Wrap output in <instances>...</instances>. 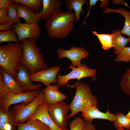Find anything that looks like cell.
Wrapping results in <instances>:
<instances>
[{"mask_svg":"<svg viewBox=\"0 0 130 130\" xmlns=\"http://www.w3.org/2000/svg\"><path fill=\"white\" fill-rule=\"evenodd\" d=\"M20 43L23 51L19 62L27 68L30 74L49 68L41 51L36 45L35 40L27 38Z\"/></svg>","mask_w":130,"mask_h":130,"instance_id":"cell-2","label":"cell"},{"mask_svg":"<svg viewBox=\"0 0 130 130\" xmlns=\"http://www.w3.org/2000/svg\"><path fill=\"white\" fill-rule=\"evenodd\" d=\"M29 119L40 120L48 126L51 130H69L66 128L62 129L56 125L49 114L47 104L45 102L39 106L36 112Z\"/></svg>","mask_w":130,"mask_h":130,"instance_id":"cell-15","label":"cell"},{"mask_svg":"<svg viewBox=\"0 0 130 130\" xmlns=\"http://www.w3.org/2000/svg\"><path fill=\"white\" fill-rule=\"evenodd\" d=\"M99 1V0H90V6L87 12V15L86 16V17L84 20V21L82 24L81 28L82 27L83 25L85 23V21L87 17L90 15V11L91 10V9L92 6H94L97 3L98 1Z\"/></svg>","mask_w":130,"mask_h":130,"instance_id":"cell-37","label":"cell"},{"mask_svg":"<svg viewBox=\"0 0 130 130\" xmlns=\"http://www.w3.org/2000/svg\"><path fill=\"white\" fill-rule=\"evenodd\" d=\"M10 21L8 15L7 8H0V25Z\"/></svg>","mask_w":130,"mask_h":130,"instance_id":"cell-32","label":"cell"},{"mask_svg":"<svg viewBox=\"0 0 130 130\" xmlns=\"http://www.w3.org/2000/svg\"><path fill=\"white\" fill-rule=\"evenodd\" d=\"M82 130H96V129L91 122L85 121L84 125Z\"/></svg>","mask_w":130,"mask_h":130,"instance_id":"cell-36","label":"cell"},{"mask_svg":"<svg viewBox=\"0 0 130 130\" xmlns=\"http://www.w3.org/2000/svg\"><path fill=\"white\" fill-rule=\"evenodd\" d=\"M47 104L49 114L54 123L62 129H66L69 118V105L63 101Z\"/></svg>","mask_w":130,"mask_h":130,"instance_id":"cell-7","label":"cell"},{"mask_svg":"<svg viewBox=\"0 0 130 130\" xmlns=\"http://www.w3.org/2000/svg\"><path fill=\"white\" fill-rule=\"evenodd\" d=\"M124 128H122L118 129H117V130H124Z\"/></svg>","mask_w":130,"mask_h":130,"instance_id":"cell-41","label":"cell"},{"mask_svg":"<svg viewBox=\"0 0 130 130\" xmlns=\"http://www.w3.org/2000/svg\"><path fill=\"white\" fill-rule=\"evenodd\" d=\"M61 70L59 66H55L31 74L29 78L32 81L41 82L46 86L52 83H57V76L58 73Z\"/></svg>","mask_w":130,"mask_h":130,"instance_id":"cell-12","label":"cell"},{"mask_svg":"<svg viewBox=\"0 0 130 130\" xmlns=\"http://www.w3.org/2000/svg\"><path fill=\"white\" fill-rule=\"evenodd\" d=\"M23 51L20 42H9L7 44L0 46V68L14 79Z\"/></svg>","mask_w":130,"mask_h":130,"instance_id":"cell-4","label":"cell"},{"mask_svg":"<svg viewBox=\"0 0 130 130\" xmlns=\"http://www.w3.org/2000/svg\"><path fill=\"white\" fill-rule=\"evenodd\" d=\"M3 81L7 88L8 93L19 94L26 92L17 83L15 79L9 75L3 69L0 68Z\"/></svg>","mask_w":130,"mask_h":130,"instance_id":"cell-20","label":"cell"},{"mask_svg":"<svg viewBox=\"0 0 130 130\" xmlns=\"http://www.w3.org/2000/svg\"><path fill=\"white\" fill-rule=\"evenodd\" d=\"M15 125L16 130H51L48 126L38 119H29L25 123Z\"/></svg>","mask_w":130,"mask_h":130,"instance_id":"cell-21","label":"cell"},{"mask_svg":"<svg viewBox=\"0 0 130 130\" xmlns=\"http://www.w3.org/2000/svg\"><path fill=\"white\" fill-rule=\"evenodd\" d=\"M81 115L85 121L91 122L95 119H105L114 122L116 119L115 114L111 113L108 110L105 113L100 111L97 106L90 108L81 112Z\"/></svg>","mask_w":130,"mask_h":130,"instance_id":"cell-14","label":"cell"},{"mask_svg":"<svg viewBox=\"0 0 130 130\" xmlns=\"http://www.w3.org/2000/svg\"><path fill=\"white\" fill-rule=\"evenodd\" d=\"M17 3L13 2L8 8V15L10 21L15 23H20L21 20L17 13L16 9Z\"/></svg>","mask_w":130,"mask_h":130,"instance_id":"cell-29","label":"cell"},{"mask_svg":"<svg viewBox=\"0 0 130 130\" xmlns=\"http://www.w3.org/2000/svg\"><path fill=\"white\" fill-rule=\"evenodd\" d=\"M115 61L126 62H130V47H125L117 55Z\"/></svg>","mask_w":130,"mask_h":130,"instance_id":"cell-30","label":"cell"},{"mask_svg":"<svg viewBox=\"0 0 130 130\" xmlns=\"http://www.w3.org/2000/svg\"><path fill=\"white\" fill-rule=\"evenodd\" d=\"M59 87L57 85H50L42 90L47 104L63 101L67 98L66 96L59 91Z\"/></svg>","mask_w":130,"mask_h":130,"instance_id":"cell-16","label":"cell"},{"mask_svg":"<svg viewBox=\"0 0 130 130\" xmlns=\"http://www.w3.org/2000/svg\"><path fill=\"white\" fill-rule=\"evenodd\" d=\"M14 111L13 107L10 108L6 112L0 111V130H16L14 122Z\"/></svg>","mask_w":130,"mask_h":130,"instance_id":"cell-17","label":"cell"},{"mask_svg":"<svg viewBox=\"0 0 130 130\" xmlns=\"http://www.w3.org/2000/svg\"><path fill=\"white\" fill-rule=\"evenodd\" d=\"M43 7L39 12L36 13L40 20L46 21L60 9L62 4L61 0H42Z\"/></svg>","mask_w":130,"mask_h":130,"instance_id":"cell-13","label":"cell"},{"mask_svg":"<svg viewBox=\"0 0 130 130\" xmlns=\"http://www.w3.org/2000/svg\"><path fill=\"white\" fill-rule=\"evenodd\" d=\"M115 115L116 118L113 125L117 130L124 128L126 130H130V118L127 117L121 112L115 114Z\"/></svg>","mask_w":130,"mask_h":130,"instance_id":"cell-24","label":"cell"},{"mask_svg":"<svg viewBox=\"0 0 130 130\" xmlns=\"http://www.w3.org/2000/svg\"><path fill=\"white\" fill-rule=\"evenodd\" d=\"M113 3L114 4H118L120 3H122L124 2V0H113Z\"/></svg>","mask_w":130,"mask_h":130,"instance_id":"cell-39","label":"cell"},{"mask_svg":"<svg viewBox=\"0 0 130 130\" xmlns=\"http://www.w3.org/2000/svg\"><path fill=\"white\" fill-rule=\"evenodd\" d=\"M104 12L106 14L112 12H116L121 14L124 17L125 19L124 25L120 32L122 34L128 36L130 39V11L125 10L123 7H120L115 9L106 7L104 9Z\"/></svg>","mask_w":130,"mask_h":130,"instance_id":"cell-22","label":"cell"},{"mask_svg":"<svg viewBox=\"0 0 130 130\" xmlns=\"http://www.w3.org/2000/svg\"><path fill=\"white\" fill-rule=\"evenodd\" d=\"M66 86L75 88L76 89L75 95L69 105L71 111L69 115V118L90 108L97 106L98 100L91 93L88 84L84 82H78L72 85L68 84Z\"/></svg>","mask_w":130,"mask_h":130,"instance_id":"cell-3","label":"cell"},{"mask_svg":"<svg viewBox=\"0 0 130 130\" xmlns=\"http://www.w3.org/2000/svg\"><path fill=\"white\" fill-rule=\"evenodd\" d=\"M65 4L68 10L72 11L74 10L76 16V23L79 20L80 15L81 13H84L82 8L83 6L85 4L88 6L90 3L86 0H65Z\"/></svg>","mask_w":130,"mask_h":130,"instance_id":"cell-23","label":"cell"},{"mask_svg":"<svg viewBox=\"0 0 130 130\" xmlns=\"http://www.w3.org/2000/svg\"><path fill=\"white\" fill-rule=\"evenodd\" d=\"M30 74L27 68L20 62L15 79L18 84L25 92L39 90L43 84H33L29 78Z\"/></svg>","mask_w":130,"mask_h":130,"instance_id":"cell-11","label":"cell"},{"mask_svg":"<svg viewBox=\"0 0 130 130\" xmlns=\"http://www.w3.org/2000/svg\"><path fill=\"white\" fill-rule=\"evenodd\" d=\"M110 33L113 34L112 41L114 48V53L117 55L130 42V39L122 36V33L118 29L113 30Z\"/></svg>","mask_w":130,"mask_h":130,"instance_id":"cell-19","label":"cell"},{"mask_svg":"<svg viewBox=\"0 0 130 130\" xmlns=\"http://www.w3.org/2000/svg\"><path fill=\"white\" fill-rule=\"evenodd\" d=\"M16 9L19 17L24 19L26 23H38L40 20L37 16L36 13L24 5L17 3Z\"/></svg>","mask_w":130,"mask_h":130,"instance_id":"cell-18","label":"cell"},{"mask_svg":"<svg viewBox=\"0 0 130 130\" xmlns=\"http://www.w3.org/2000/svg\"><path fill=\"white\" fill-rule=\"evenodd\" d=\"M42 90L25 92L19 94L7 93L0 101V111L7 112L11 105L23 103L26 104L30 103Z\"/></svg>","mask_w":130,"mask_h":130,"instance_id":"cell-8","label":"cell"},{"mask_svg":"<svg viewBox=\"0 0 130 130\" xmlns=\"http://www.w3.org/2000/svg\"><path fill=\"white\" fill-rule=\"evenodd\" d=\"M57 52L58 58H67L71 61V65L76 67L81 66V60L88 57L90 54L84 47L73 46H71L68 50L58 48Z\"/></svg>","mask_w":130,"mask_h":130,"instance_id":"cell-9","label":"cell"},{"mask_svg":"<svg viewBox=\"0 0 130 130\" xmlns=\"http://www.w3.org/2000/svg\"><path fill=\"white\" fill-rule=\"evenodd\" d=\"M13 2L24 5L36 13H39L43 7L42 0H12Z\"/></svg>","mask_w":130,"mask_h":130,"instance_id":"cell-25","label":"cell"},{"mask_svg":"<svg viewBox=\"0 0 130 130\" xmlns=\"http://www.w3.org/2000/svg\"><path fill=\"white\" fill-rule=\"evenodd\" d=\"M76 20L74 12L61 8L46 21L45 29L50 38L64 39L73 30Z\"/></svg>","mask_w":130,"mask_h":130,"instance_id":"cell-1","label":"cell"},{"mask_svg":"<svg viewBox=\"0 0 130 130\" xmlns=\"http://www.w3.org/2000/svg\"><path fill=\"white\" fill-rule=\"evenodd\" d=\"M12 2V0H0V8H7Z\"/></svg>","mask_w":130,"mask_h":130,"instance_id":"cell-35","label":"cell"},{"mask_svg":"<svg viewBox=\"0 0 130 130\" xmlns=\"http://www.w3.org/2000/svg\"><path fill=\"white\" fill-rule=\"evenodd\" d=\"M16 32L13 30L0 31V43L5 42H19Z\"/></svg>","mask_w":130,"mask_h":130,"instance_id":"cell-28","label":"cell"},{"mask_svg":"<svg viewBox=\"0 0 130 130\" xmlns=\"http://www.w3.org/2000/svg\"><path fill=\"white\" fill-rule=\"evenodd\" d=\"M126 117H127L130 118V110L128 113L125 115Z\"/></svg>","mask_w":130,"mask_h":130,"instance_id":"cell-40","label":"cell"},{"mask_svg":"<svg viewBox=\"0 0 130 130\" xmlns=\"http://www.w3.org/2000/svg\"><path fill=\"white\" fill-rule=\"evenodd\" d=\"M119 84L124 92L130 96V67L122 76Z\"/></svg>","mask_w":130,"mask_h":130,"instance_id":"cell-27","label":"cell"},{"mask_svg":"<svg viewBox=\"0 0 130 130\" xmlns=\"http://www.w3.org/2000/svg\"><path fill=\"white\" fill-rule=\"evenodd\" d=\"M93 33L96 36L100 41L102 48L107 50L113 47L112 39L113 34H99L96 31H93Z\"/></svg>","mask_w":130,"mask_h":130,"instance_id":"cell-26","label":"cell"},{"mask_svg":"<svg viewBox=\"0 0 130 130\" xmlns=\"http://www.w3.org/2000/svg\"><path fill=\"white\" fill-rule=\"evenodd\" d=\"M45 102L44 95L42 90L29 104L26 105L22 103L15 104L13 107L14 123H26L35 114L39 106Z\"/></svg>","mask_w":130,"mask_h":130,"instance_id":"cell-5","label":"cell"},{"mask_svg":"<svg viewBox=\"0 0 130 130\" xmlns=\"http://www.w3.org/2000/svg\"><path fill=\"white\" fill-rule=\"evenodd\" d=\"M85 122L84 119L80 117H76L70 123L69 130H82Z\"/></svg>","mask_w":130,"mask_h":130,"instance_id":"cell-31","label":"cell"},{"mask_svg":"<svg viewBox=\"0 0 130 130\" xmlns=\"http://www.w3.org/2000/svg\"><path fill=\"white\" fill-rule=\"evenodd\" d=\"M68 68L72 70L68 74L65 75H62L60 73L57 74V83L58 87L66 86L69 84V81L72 79H77L76 84L78 83L81 79L85 78L91 77L93 81L96 79L97 70L95 69L89 68V67L84 62L79 66L76 67L71 65L68 66Z\"/></svg>","mask_w":130,"mask_h":130,"instance_id":"cell-6","label":"cell"},{"mask_svg":"<svg viewBox=\"0 0 130 130\" xmlns=\"http://www.w3.org/2000/svg\"><path fill=\"white\" fill-rule=\"evenodd\" d=\"M12 28L16 32L20 42L27 38L35 40L39 37L41 33L38 23H16Z\"/></svg>","mask_w":130,"mask_h":130,"instance_id":"cell-10","label":"cell"},{"mask_svg":"<svg viewBox=\"0 0 130 130\" xmlns=\"http://www.w3.org/2000/svg\"><path fill=\"white\" fill-rule=\"evenodd\" d=\"M16 23L10 21L2 25H0V30L7 31L12 30V26Z\"/></svg>","mask_w":130,"mask_h":130,"instance_id":"cell-34","label":"cell"},{"mask_svg":"<svg viewBox=\"0 0 130 130\" xmlns=\"http://www.w3.org/2000/svg\"><path fill=\"white\" fill-rule=\"evenodd\" d=\"M100 1L101 2V4L100 7L102 8L107 6L109 2V0H100Z\"/></svg>","mask_w":130,"mask_h":130,"instance_id":"cell-38","label":"cell"},{"mask_svg":"<svg viewBox=\"0 0 130 130\" xmlns=\"http://www.w3.org/2000/svg\"><path fill=\"white\" fill-rule=\"evenodd\" d=\"M8 93L7 88L3 80L1 72L0 71V101Z\"/></svg>","mask_w":130,"mask_h":130,"instance_id":"cell-33","label":"cell"}]
</instances>
